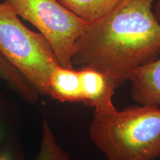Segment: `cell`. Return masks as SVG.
<instances>
[{"label": "cell", "instance_id": "obj_12", "mask_svg": "<svg viewBox=\"0 0 160 160\" xmlns=\"http://www.w3.org/2000/svg\"><path fill=\"white\" fill-rule=\"evenodd\" d=\"M0 160H23V158L12 143L0 151Z\"/></svg>", "mask_w": 160, "mask_h": 160}, {"label": "cell", "instance_id": "obj_13", "mask_svg": "<svg viewBox=\"0 0 160 160\" xmlns=\"http://www.w3.org/2000/svg\"><path fill=\"white\" fill-rule=\"evenodd\" d=\"M153 12H154L156 17L160 22V0H157L153 5Z\"/></svg>", "mask_w": 160, "mask_h": 160}, {"label": "cell", "instance_id": "obj_5", "mask_svg": "<svg viewBox=\"0 0 160 160\" xmlns=\"http://www.w3.org/2000/svg\"><path fill=\"white\" fill-rule=\"evenodd\" d=\"M79 71L82 102L94 108V111H103L114 108L112 97L117 88L111 78L91 68Z\"/></svg>", "mask_w": 160, "mask_h": 160}, {"label": "cell", "instance_id": "obj_8", "mask_svg": "<svg viewBox=\"0 0 160 160\" xmlns=\"http://www.w3.org/2000/svg\"><path fill=\"white\" fill-rule=\"evenodd\" d=\"M126 0H59L63 6L87 23L108 16Z\"/></svg>", "mask_w": 160, "mask_h": 160}, {"label": "cell", "instance_id": "obj_11", "mask_svg": "<svg viewBox=\"0 0 160 160\" xmlns=\"http://www.w3.org/2000/svg\"><path fill=\"white\" fill-rule=\"evenodd\" d=\"M8 114L5 104L0 100V151L12 144L13 128L11 124V119Z\"/></svg>", "mask_w": 160, "mask_h": 160}, {"label": "cell", "instance_id": "obj_6", "mask_svg": "<svg viewBox=\"0 0 160 160\" xmlns=\"http://www.w3.org/2000/svg\"><path fill=\"white\" fill-rule=\"evenodd\" d=\"M132 98L142 105L160 106V53L157 59L139 66L131 75Z\"/></svg>", "mask_w": 160, "mask_h": 160}, {"label": "cell", "instance_id": "obj_1", "mask_svg": "<svg viewBox=\"0 0 160 160\" xmlns=\"http://www.w3.org/2000/svg\"><path fill=\"white\" fill-rule=\"evenodd\" d=\"M157 0H126L102 19L88 23L76 43L72 65L105 73L119 88L139 66L160 53V22L153 12Z\"/></svg>", "mask_w": 160, "mask_h": 160}, {"label": "cell", "instance_id": "obj_10", "mask_svg": "<svg viewBox=\"0 0 160 160\" xmlns=\"http://www.w3.org/2000/svg\"><path fill=\"white\" fill-rule=\"evenodd\" d=\"M35 160H71L67 152L58 143L51 127L46 120L42 123L41 142Z\"/></svg>", "mask_w": 160, "mask_h": 160}, {"label": "cell", "instance_id": "obj_7", "mask_svg": "<svg viewBox=\"0 0 160 160\" xmlns=\"http://www.w3.org/2000/svg\"><path fill=\"white\" fill-rule=\"evenodd\" d=\"M48 96L61 102H82L79 70L57 66L50 77Z\"/></svg>", "mask_w": 160, "mask_h": 160}, {"label": "cell", "instance_id": "obj_4", "mask_svg": "<svg viewBox=\"0 0 160 160\" xmlns=\"http://www.w3.org/2000/svg\"><path fill=\"white\" fill-rule=\"evenodd\" d=\"M19 17L29 22L51 45L60 66L72 68L76 43L88 23L59 0H8Z\"/></svg>", "mask_w": 160, "mask_h": 160}, {"label": "cell", "instance_id": "obj_2", "mask_svg": "<svg viewBox=\"0 0 160 160\" xmlns=\"http://www.w3.org/2000/svg\"><path fill=\"white\" fill-rule=\"evenodd\" d=\"M90 137L108 160L160 159V108L142 105L94 111Z\"/></svg>", "mask_w": 160, "mask_h": 160}, {"label": "cell", "instance_id": "obj_3", "mask_svg": "<svg viewBox=\"0 0 160 160\" xmlns=\"http://www.w3.org/2000/svg\"><path fill=\"white\" fill-rule=\"evenodd\" d=\"M0 53L39 95L48 96L59 62L45 38L22 22L8 0L0 2Z\"/></svg>", "mask_w": 160, "mask_h": 160}, {"label": "cell", "instance_id": "obj_9", "mask_svg": "<svg viewBox=\"0 0 160 160\" xmlns=\"http://www.w3.org/2000/svg\"><path fill=\"white\" fill-rule=\"evenodd\" d=\"M0 79L8 83L20 97L30 103H36L39 93L22 75L0 53Z\"/></svg>", "mask_w": 160, "mask_h": 160}]
</instances>
